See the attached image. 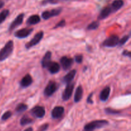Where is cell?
Returning a JSON list of instances; mask_svg holds the SVG:
<instances>
[{
  "label": "cell",
  "instance_id": "18",
  "mask_svg": "<svg viewBox=\"0 0 131 131\" xmlns=\"http://www.w3.org/2000/svg\"><path fill=\"white\" fill-rule=\"evenodd\" d=\"M110 92H111V90H110V87L108 86L106 87L104 89L102 90L101 94H100V99H101V101H103V102L107 101L109 97H110Z\"/></svg>",
  "mask_w": 131,
  "mask_h": 131
},
{
  "label": "cell",
  "instance_id": "19",
  "mask_svg": "<svg viewBox=\"0 0 131 131\" xmlns=\"http://www.w3.org/2000/svg\"><path fill=\"white\" fill-rule=\"evenodd\" d=\"M83 94V90L81 86H79L75 90V95H74V102H79L82 99Z\"/></svg>",
  "mask_w": 131,
  "mask_h": 131
},
{
  "label": "cell",
  "instance_id": "14",
  "mask_svg": "<svg viewBox=\"0 0 131 131\" xmlns=\"http://www.w3.org/2000/svg\"><path fill=\"white\" fill-rule=\"evenodd\" d=\"M51 56L52 53L51 51H47L43 56L42 60V65L43 68H47L48 65L51 62Z\"/></svg>",
  "mask_w": 131,
  "mask_h": 131
},
{
  "label": "cell",
  "instance_id": "20",
  "mask_svg": "<svg viewBox=\"0 0 131 131\" xmlns=\"http://www.w3.org/2000/svg\"><path fill=\"white\" fill-rule=\"evenodd\" d=\"M40 21V18L38 15H33L28 18L26 23L29 26L35 25V24H38Z\"/></svg>",
  "mask_w": 131,
  "mask_h": 131
},
{
  "label": "cell",
  "instance_id": "1",
  "mask_svg": "<svg viewBox=\"0 0 131 131\" xmlns=\"http://www.w3.org/2000/svg\"><path fill=\"white\" fill-rule=\"evenodd\" d=\"M14 50V42L9 40L3 47L0 50V61H3L9 57Z\"/></svg>",
  "mask_w": 131,
  "mask_h": 131
},
{
  "label": "cell",
  "instance_id": "28",
  "mask_svg": "<svg viewBox=\"0 0 131 131\" xmlns=\"http://www.w3.org/2000/svg\"><path fill=\"white\" fill-rule=\"evenodd\" d=\"M105 112L107 114H110V115H116V114L120 113V111H116V110H113L111 108L105 109Z\"/></svg>",
  "mask_w": 131,
  "mask_h": 131
},
{
  "label": "cell",
  "instance_id": "10",
  "mask_svg": "<svg viewBox=\"0 0 131 131\" xmlns=\"http://www.w3.org/2000/svg\"><path fill=\"white\" fill-rule=\"evenodd\" d=\"M60 63H61V65L63 70H67L71 68L72 65L74 63V60H73V59L70 58L63 56L60 60Z\"/></svg>",
  "mask_w": 131,
  "mask_h": 131
},
{
  "label": "cell",
  "instance_id": "22",
  "mask_svg": "<svg viewBox=\"0 0 131 131\" xmlns=\"http://www.w3.org/2000/svg\"><path fill=\"white\" fill-rule=\"evenodd\" d=\"M32 122H33V120L26 116H23V117L20 120V125H23V126H24V125H28V124H31Z\"/></svg>",
  "mask_w": 131,
  "mask_h": 131
},
{
  "label": "cell",
  "instance_id": "31",
  "mask_svg": "<svg viewBox=\"0 0 131 131\" xmlns=\"http://www.w3.org/2000/svg\"><path fill=\"white\" fill-rule=\"evenodd\" d=\"M48 127L49 125L47 124H43V125H42V126L38 129V131H46L47 129V128H48Z\"/></svg>",
  "mask_w": 131,
  "mask_h": 131
},
{
  "label": "cell",
  "instance_id": "13",
  "mask_svg": "<svg viewBox=\"0 0 131 131\" xmlns=\"http://www.w3.org/2000/svg\"><path fill=\"white\" fill-rule=\"evenodd\" d=\"M33 83V79L29 74H26L20 82V84L23 88H27Z\"/></svg>",
  "mask_w": 131,
  "mask_h": 131
},
{
  "label": "cell",
  "instance_id": "6",
  "mask_svg": "<svg viewBox=\"0 0 131 131\" xmlns=\"http://www.w3.org/2000/svg\"><path fill=\"white\" fill-rule=\"evenodd\" d=\"M74 83H70L67 84V86L62 93V99L64 101H68L71 97L73 90H74Z\"/></svg>",
  "mask_w": 131,
  "mask_h": 131
},
{
  "label": "cell",
  "instance_id": "33",
  "mask_svg": "<svg viewBox=\"0 0 131 131\" xmlns=\"http://www.w3.org/2000/svg\"><path fill=\"white\" fill-rule=\"evenodd\" d=\"M122 54L124 55V56H128V57L130 58V52L129 51H127V50H125V51H124V52H122Z\"/></svg>",
  "mask_w": 131,
  "mask_h": 131
},
{
  "label": "cell",
  "instance_id": "16",
  "mask_svg": "<svg viewBox=\"0 0 131 131\" xmlns=\"http://www.w3.org/2000/svg\"><path fill=\"white\" fill-rule=\"evenodd\" d=\"M75 74H76V70H72L71 71L69 72L67 75H65L64 76V78H63V83H70L72 82V81L74 79L75 76Z\"/></svg>",
  "mask_w": 131,
  "mask_h": 131
},
{
  "label": "cell",
  "instance_id": "35",
  "mask_svg": "<svg viewBox=\"0 0 131 131\" xmlns=\"http://www.w3.org/2000/svg\"><path fill=\"white\" fill-rule=\"evenodd\" d=\"M4 5H5V3H4L3 1H1V0H0V9H1V8L3 7Z\"/></svg>",
  "mask_w": 131,
  "mask_h": 131
},
{
  "label": "cell",
  "instance_id": "3",
  "mask_svg": "<svg viewBox=\"0 0 131 131\" xmlns=\"http://www.w3.org/2000/svg\"><path fill=\"white\" fill-rule=\"evenodd\" d=\"M119 37L117 35H111L106 38L102 43V46L106 47H114L118 45Z\"/></svg>",
  "mask_w": 131,
  "mask_h": 131
},
{
  "label": "cell",
  "instance_id": "9",
  "mask_svg": "<svg viewBox=\"0 0 131 131\" xmlns=\"http://www.w3.org/2000/svg\"><path fill=\"white\" fill-rule=\"evenodd\" d=\"M31 113L36 118H42L46 115V110H45L44 107H42V106H37L32 109Z\"/></svg>",
  "mask_w": 131,
  "mask_h": 131
},
{
  "label": "cell",
  "instance_id": "32",
  "mask_svg": "<svg viewBox=\"0 0 131 131\" xmlns=\"http://www.w3.org/2000/svg\"><path fill=\"white\" fill-rule=\"evenodd\" d=\"M92 95H93V93L89 95L88 99H87V102L88 104H93V101H92Z\"/></svg>",
  "mask_w": 131,
  "mask_h": 131
},
{
  "label": "cell",
  "instance_id": "36",
  "mask_svg": "<svg viewBox=\"0 0 131 131\" xmlns=\"http://www.w3.org/2000/svg\"><path fill=\"white\" fill-rule=\"evenodd\" d=\"M24 131H33V128L29 127V128H28V129H26V130H24Z\"/></svg>",
  "mask_w": 131,
  "mask_h": 131
},
{
  "label": "cell",
  "instance_id": "30",
  "mask_svg": "<svg viewBox=\"0 0 131 131\" xmlns=\"http://www.w3.org/2000/svg\"><path fill=\"white\" fill-rule=\"evenodd\" d=\"M65 20H61V21L59 22L56 25V26L54 27V28H60V27H63L65 26Z\"/></svg>",
  "mask_w": 131,
  "mask_h": 131
},
{
  "label": "cell",
  "instance_id": "15",
  "mask_svg": "<svg viewBox=\"0 0 131 131\" xmlns=\"http://www.w3.org/2000/svg\"><path fill=\"white\" fill-rule=\"evenodd\" d=\"M60 66L58 63L56 62H52L50 63L49 65L47 67V69L49 70V72L52 74H56L60 71Z\"/></svg>",
  "mask_w": 131,
  "mask_h": 131
},
{
  "label": "cell",
  "instance_id": "27",
  "mask_svg": "<svg viewBox=\"0 0 131 131\" xmlns=\"http://www.w3.org/2000/svg\"><path fill=\"white\" fill-rule=\"evenodd\" d=\"M11 116H12L11 111H6V112H5V113L2 115L1 120L5 121V120H8V118H10L11 117Z\"/></svg>",
  "mask_w": 131,
  "mask_h": 131
},
{
  "label": "cell",
  "instance_id": "5",
  "mask_svg": "<svg viewBox=\"0 0 131 131\" xmlns=\"http://www.w3.org/2000/svg\"><path fill=\"white\" fill-rule=\"evenodd\" d=\"M43 37V31H39L38 33H37V34L35 35V37H33V38H32V39L29 42H28V43L26 44V46H25L26 48L28 49H29L31 48L32 47H33V46H36L37 44H38V43L40 42L41 40L42 39Z\"/></svg>",
  "mask_w": 131,
  "mask_h": 131
},
{
  "label": "cell",
  "instance_id": "25",
  "mask_svg": "<svg viewBox=\"0 0 131 131\" xmlns=\"http://www.w3.org/2000/svg\"><path fill=\"white\" fill-rule=\"evenodd\" d=\"M9 15V10H4L3 11L0 13V24L5 21L6 18L7 17L8 15Z\"/></svg>",
  "mask_w": 131,
  "mask_h": 131
},
{
  "label": "cell",
  "instance_id": "24",
  "mask_svg": "<svg viewBox=\"0 0 131 131\" xmlns=\"http://www.w3.org/2000/svg\"><path fill=\"white\" fill-rule=\"evenodd\" d=\"M100 23L99 21H93L89 24L87 27V29L88 30H95L97 29L99 27Z\"/></svg>",
  "mask_w": 131,
  "mask_h": 131
},
{
  "label": "cell",
  "instance_id": "29",
  "mask_svg": "<svg viewBox=\"0 0 131 131\" xmlns=\"http://www.w3.org/2000/svg\"><path fill=\"white\" fill-rule=\"evenodd\" d=\"M83 56L81 54L80 55H77L75 56V61L78 63H81L83 61Z\"/></svg>",
  "mask_w": 131,
  "mask_h": 131
},
{
  "label": "cell",
  "instance_id": "8",
  "mask_svg": "<svg viewBox=\"0 0 131 131\" xmlns=\"http://www.w3.org/2000/svg\"><path fill=\"white\" fill-rule=\"evenodd\" d=\"M33 28H24L19 29L14 33V36L18 38H25L28 37L33 31Z\"/></svg>",
  "mask_w": 131,
  "mask_h": 131
},
{
  "label": "cell",
  "instance_id": "37",
  "mask_svg": "<svg viewBox=\"0 0 131 131\" xmlns=\"http://www.w3.org/2000/svg\"><path fill=\"white\" fill-rule=\"evenodd\" d=\"M83 131H90V130H84H84H83Z\"/></svg>",
  "mask_w": 131,
  "mask_h": 131
},
{
  "label": "cell",
  "instance_id": "17",
  "mask_svg": "<svg viewBox=\"0 0 131 131\" xmlns=\"http://www.w3.org/2000/svg\"><path fill=\"white\" fill-rule=\"evenodd\" d=\"M111 12H112V10H111V7L107 6V7L104 8L101 11V12L100 13L98 17V19L99 20H102V19H106V18H107L111 14Z\"/></svg>",
  "mask_w": 131,
  "mask_h": 131
},
{
  "label": "cell",
  "instance_id": "2",
  "mask_svg": "<svg viewBox=\"0 0 131 131\" xmlns=\"http://www.w3.org/2000/svg\"><path fill=\"white\" fill-rule=\"evenodd\" d=\"M109 124L108 121L105 120H99L92 121L91 122L88 123L84 126V129L87 130L93 131L95 129H101V128L104 127Z\"/></svg>",
  "mask_w": 131,
  "mask_h": 131
},
{
  "label": "cell",
  "instance_id": "11",
  "mask_svg": "<svg viewBox=\"0 0 131 131\" xmlns=\"http://www.w3.org/2000/svg\"><path fill=\"white\" fill-rule=\"evenodd\" d=\"M24 14H20L14 19V21L11 23L10 27H9V31H12L14 30L15 28H16L17 27H18L19 26H20V24L23 23V19H24Z\"/></svg>",
  "mask_w": 131,
  "mask_h": 131
},
{
  "label": "cell",
  "instance_id": "21",
  "mask_svg": "<svg viewBox=\"0 0 131 131\" xmlns=\"http://www.w3.org/2000/svg\"><path fill=\"white\" fill-rule=\"evenodd\" d=\"M124 5V1L123 0H115L113 2L112 6H111V10L112 11H117L119 9L121 8Z\"/></svg>",
  "mask_w": 131,
  "mask_h": 131
},
{
  "label": "cell",
  "instance_id": "4",
  "mask_svg": "<svg viewBox=\"0 0 131 131\" xmlns=\"http://www.w3.org/2000/svg\"><path fill=\"white\" fill-rule=\"evenodd\" d=\"M58 88V84L56 82L50 81L49 82L48 84L46 86V88L43 91V93L47 97H50L56 92Z\"/></svg>",
  "mask_w": 131,
  "mask_h": 131
},
{
  "label": "cell",
  "instance_id": "12",
  "mask_svg": "<svg viewBox=\"0 0 131 131\" xmlns=\"http://www.w3.org/2000/svg\"><path fill=\"white\" fill-rule=\"evenodd\" d=\"M64 111H65V110L62 106H56L52 110L51 112V116L54 119L60 118L63 115Z\"/></svg>",
  "mask_w": 131,
  "mask_h": 131
},
{
  "label": "cell",
  "instance_id": "23",
  "mask_svg": "<svg viewBox=\"0 0 131 131\" xmlns=\"http://www.w3.org/2000/svg\"><path fill=\"white\" fill-rule=\"evenodd\" d=\"M27 109H28V106L25 104L21 103L17 105V106L15 108V111L17 113H23L26 110H27Z\"/></svg>",
  "mask_w": 131,
  "mask_h": 131
},
{
  "label": "cell",
  "instance_id": "26",
  "mask_svg": "<svg viewBox=\"0 0 131 131\" xmlns=\"http://www.w3.org/2000/svg\"><path fill=\"white\" fill-rule=\"evenodd\" d=\"M130 38V36L129 35H125L124 36L123 38H122L121 39L119 40V42H118V45L120 46H122L129 40V39Z\"/></svg>",
  "mask_w": 131,
  "mask_h": 131
},
{
  "label": "cell",
  "instance_id": "7",
  "mask_svg": "<svg viewBox=\"0 0 131 131\" xmlns=\"http://www.w3.org/2000/svg\"><path fill=\"white\" fill-rule=\"evenodd\" d=\"M61 10H62V8H58L52 9L50 11H45L42 14V17L43 19L47 20V19H49V18L58 15L61 13Z\"/></svg>",
  "mask_w": 131,
  "mask_h": 131
},
{
  "label": "cell",
  "instance_id": "34",
  "mask_svg": "<svg viewBox=\"0 0 131 131\" xmlns=\"http://www.w3.org/2000/svg\"><path fill=\"white\" fill-rule=\"evenodd\" d=\"M58 0H45L44 1H43V3H56L58 2Z\"/></svg>",
  "mask_w": 131,
  "mask_h": 131
}]
</instances>
